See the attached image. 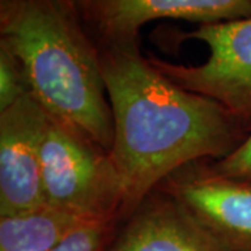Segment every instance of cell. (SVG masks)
<instances>
[{
	"mask_svg": "<svg viewBox=\"0 0 251 251\" xmlns=\"http://www.w3.org/2000/svg\"><path fill=\"white\" fill-rule=\"evenodd\" d=\"M113 117L110 156L123 186L122 215H131L183 166L219 161L242 141L240 117L186 90L158 70L138 39L98 42Z\"/></svg>",
	"mask_w": 251,
	"mask_h": 251,
	"instance_id": "6da1fadb",
	"label": "cell"
},
{
	"mask_svg": "<svg viewBox=\"0 0 251 251\" xmlns=\"http://www.w3.org/2000/svg\"><path fill=\"white\" fill-rule=\"evenodd\" d=\"M0 45L21 64L49 116L100 148L113 145V117L98 45L54 0H0Z\"/></svg>",
	"mask_w": 251,
	"mask_h": 251,
	"instance_id": "7a4b0ae2",
	"label": "cell"
},
{
	"mask_svg": "<svg viewBox=\"0 0 251 251\" xmlns=\"http://www.w3.org/2000/svg\"><path fill=\"white\" fill-rule=\"evenodd\" d=\"M41 161L48 204L88 221L122 215L123 186L109 151L49 116Z\"/></svg>",
	"mask_w": 251,
	"mask_h": 251,
	"instance_id": "3957f363",
	"label": "cell"
},
{
	"mask_svg": "<svg viewBox=\"0 0 251 251\" xmlns=\"http://www.w3.org/2000/svg\"><path fill=\"white\" fill-rule=\"evenodd\" d=\"M183 38L209 49L205 62L184 66L150 56V62L186 90L222 103L240 119L251 116V17L200 25Z\"/></svg>",
	"mask_w": 251,
	"mask_h": 251,
	"instance_id": "277c9868",
	"label": "cell"
},
{
	"mask_svg": "<svg viewBox=\"0 0 251 251\" xmlns=\"http://www.w3.org/2000/svg\"><path fill=\"white\" fill-rule=\"evenodd\" d=\"M158 190L176 200L225 251H251V183L194 162L162 181Z\"/></svg>",
	"mask_w": 251,
	"mask_h": 251,
	"instance_id": "5b68a950",
	"label": "cell"
},
{
	"mask_svg": "<svg viewBox=\"0 0 251 251\" xmlns=\"http://www.w3.org/2000/svg\"><path fill=\"white\" fill-rule=\"evenodd\" d=\"M48 119L31 92L0 112V215L46 202L41 153Z\"/></svg>",
	"mask_w": 251,
	"mask_h": 251,
	"instance_id": "8992f818",
	"label": "cell"
},
{
	"mask_svg": "<svg viewBox=\"0 0 251 251\" xmlns=\"http://www.w3.org/2000/svg\"><path fill=\"white\" fill-rule=\"evenodd\" d=\"M251 17V0H97L88 24L98 42L138 39L140 28L158 18H179L200 25Z\"/></svg>",
	"mask_w": 251,
	"mask_h": 251,
	"instance_id": "52a82bcc",
	"label": "cell"
},
{
	"mask_svg": "<svg viewBox=\"0 0 251 251\" xmlns=\"http://www.w3.org/2000/svg\"><path fill=\"white\" fill-rule=\"evenodd\" d=\"M156 191L131 214L109 251H225L176 200Z\"/></svg>",
	"mask_w": 251,
	"mask_h": 251,
	"instance_id": "ba28073f",
	"label": "cell"
},
{
	"mask_svg": "<svg viewBox=\"0 0 251 251\" xmlns=\"http://www.w3.org/2000/svg\"><path fill=\"white\" fill-rule=\"evenodd\" d=\"M92 222L52 204L0 215V251H52Z\"/></svg>",
	"mask_w": 251,
	"mask_h": 251,
	"instance_id": "9c48e42d",
	"label": "cell"
},
{
	"mask_svg": "<svg viewBox=\"0 0 251 251\" xmlns=\"http://www.w3.org/2000/svg\"><path fill=\"white\" fill-rule=\"evenodd\" d=\"M29 94L21 64L9 49L0 45V112Z\"/></svg>",
	"mask_w": 251,
	"mask_h": 251,
	"instance_id": "30bf717a",
	"label": "cell"
},
{
	"mask_svg": "<svg viewBox=\"0 0 251 251\" xmlns=\"http://www.w3.org/2000/svg\"><path fill=\"white\" fill-rule=\"evenodd\" d=\"M117 219H100L82 225L52 251H103Z\"/></svg>",
	"mask_w": 251,
	"mask_h": 251,
	"instance_id": "8fae6325",
	"label": "cell"
},
{
	"mask_svg": "<svg viewBox=\"0 0 251 251\" xmlns=\"http://www.w3.org/2000/svg\"><path fill=\"white\" fill-rule=\"evenodd\" d=\"M209 165L224 176L251 183V131L243 137L240 144L229 155Z\"/></svg>",
	"mask_w": 251,
	"mask_h": 251,
	"instance_id": "7c38bea8",
	"label": "cell"
},
{
	"mask_svg": "<svg viewBox=\"0 0 251 251\" xmlns=\"http://www.w3.org/2000/svg\"><path fill=\"white\" fill-rule=\"evenodd\" d=\"M77 4H78L81 18H82L85 23H88L91 16H92V11L95 9L97 0H77Z\"/></svg>",
	"mask_w": 251,
	"mask_h": 251,
	"instance_id": "4fadbf2b",
	"label": "cell"
},
{
	"mask_svg": "<svg viewBox=\"0 0 251 251\" xmlns=\"http://www.w3.org/2000/svg\"><path fill=\"white\" fill-rule=\"evenodd\" d=\"M63 10H66L69 14H72L74 17L81 18V14H80V10H78V4H77V0H54Z\"/></svg>",
	"mask_w": 251,
	"mask_h": 251,
	"instance_id": "5bb4252c",
	"label": "cell"
}]
</instances>
